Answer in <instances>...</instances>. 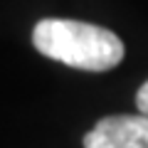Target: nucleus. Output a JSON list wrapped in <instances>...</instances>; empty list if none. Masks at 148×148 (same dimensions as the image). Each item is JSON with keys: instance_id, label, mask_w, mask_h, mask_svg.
Here are the masks:
<instances>
[{"instance_id": "nucleus-1", "label": "nucleus", "mask_w": 148, "mask_h": 148, "mask_svg": "<svg viewBox=\"0 0 148 148\" xmlns=\"http://www.w3.org/2000/svg\"><path fill=\"white\" fill-rule=\"evenodd\" d=\"M32 45L45 57L84 72H109L123 59V42L114 32L79 20H40Z\"/></svg>"}, {"instance_id": "nucleus-2", "label": "nucleus", "mask_w": 148, "mask_h": 148, "mask_svg": "<svg viewBox=\"0 0 148 148\" xmlns=\"http://www.w3.org/2000/svg\"><path fill=\"white\" fill-rule=\"evenodd\" d=\"M84 148H148V116H106L84 136Z\"/></svg>"}, {"instance_id": "nucleus-3", "label": "nucleus", "mask_w": 148, "mask_h": 148, "mask_svg": "<svg viewBox=\"0 0 148 148\" xmlns=\"http://www.w3.org/2000/svg\"><path fill=\"white\" fill-rule=\"evenodd\" d=\"M136 106H138L141 114H146V116H148V82L138 89V94H136Z\"/></svg>"}]
</instances>
